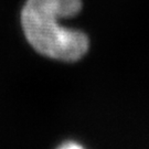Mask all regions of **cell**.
I'll return each instance as SVG.
<instances>
[{"mask_svg":"<svg viewBox=\"0 0 149 149\" xmlns=\"http://www.w3.org/2000/svg\"><path fill=\"white\" fill-rule=\"evenodd\" d=\"M81 8V0H27L21 11V24L32 48L60 61L74 62L83 58L88 50V38L59 22L77 15Z\"/></svg>","mask_w":149,"mask_h":149,"instance_id":"obj_1","label":"cell"}]
</instances>
